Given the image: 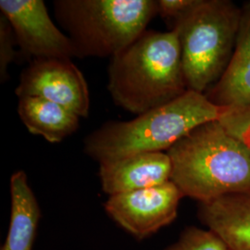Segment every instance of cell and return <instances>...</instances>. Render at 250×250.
Segmentation results:
<instances>
[{
    "label": "cell",
    "mask_w": 250,
    "mask_h": 250,
    "mask_svg": "<svg viewBox=\"0 0 250 250\" xmlns=\"http://www.w3.org/2000/svg\"><path fill=\"white\" fill-rule=\"evenodd\" d=\"M242 9L227 0H200L172 29L178 32L188 90L204 94L216 83L231 61Z\"/></svg>",
    "instance_id": "cell-5"
},
{
    "label": "cell",
    "mask_w": 250,
    "mask_h": 250,
    "mask_svg": "<svg viewBox=\"0 0 250 250\" xmlns=\"http://www.w3.org/2000/svg\"><path fill=\"white\" fill-rule=\"evenodd\" d=\"M15 94L51 101L80 118L89 114L88 84L72 60H34L21 73Z\"/></svg>",
    "instance_id": "cell-6"
},
{
    "label": "cell",
    "mask_w": 250,
    "mask_h": 250,
    "mask_svg": "<svg viewBox=\"0 0 250 250\" xmlns=\"http://www.w3.org/2000/svg\"><path fill=\"white\" fill-rule=\"evenodd\" d=\"M165 250H229L216 233L195 226L188 227L178 240Z\"/></svg>",
    "instance_id": "cell-14"
},
{
    "label": "cell",
    "mask_w": 250,
    "mask_h": 250,
    "mask_svg": "<svg viewBox=\"0 0 250 250\" xmlns=\"http://www.w3.org/2000/svg\"><path fill=\"white\" fill-rule=\"evenodd\" d=\"M107 90L118 107L137 116L187 93L178 32L146 30L112 57Z\"/></svg>",
    "instance_id": "cell-1"
},
{
    "label": "cell",
    "mask_w": 250,
    "mask_h": 250,
    "mask_svg": "<svg viewBox=\"0 0 250 250\" xmlns=\"http://www.w3.org/2000/svg\"><path fill=\"white\" fill-rule=\"evenodd\" d=\"M182 197L180 189L169 181L161 186L109 196L104 207L108 216L126 232L144 239L176 219Z\"/></svg>",
    "instance_id": "cell-7"
},
{
    "label": "cell",
    "mask_w": 250,
    "mask_h": 250,
    "mask_svg": "<svg viewBox=\"0 0 250 250\" xmlns=\"http://www.w3.org/2000/svg\"><path fill=\"white\" fill-rule=\"evenodd\" d=\"M198 218L229 250H250V191L199 203Z\"/></svg>",
    "instance_id": "cell-10"
},
{
    "label": "cell",
    "mask_w": 250,
    "mask_h": 250,
    "mask_svg": "<svg viewBox=\"0 0 250 250\" xmlns=\"http://www.w3.org/2000/svg\"><path fill=\"white\" fill-rule=\"evenodd\" d=\"M53 8L76 58H112L146 31L158 1L56 0Z\"/></svg>",
    "instance_id": "cell-4"
},
{
    "label": "cell",
    "mask_w": 250,
    "mask_h": 250,
    "mask_svg": "<svg viewBox=\"0 0 250 250\" xmlns=\"http://www.w3.org/2000/svg\"><path fill=\"white\" fill-rule=\"evenodd\" d=\"M16 37L8 19L0 15V81L5 83L9 75L8 69L15 59Z\"/></svg>",
    "instance_id": "cell-16"
},
{
    "label": "cell",
    "mask_w": 250,
    "mask_h": 250,
    "mask_svg": "<svg viewBox=\"0 0 250 250\" xmlns=\"http://www.w3.org/2000/svg\"><path fill=\"white\" fill-rule=\"evenodd\" d=\"M226 109L215 105L206 94L188 90L131 121L101 125L84 139V153L102 163L142 153L168 151L195 128L219 120Z\"/></svg>",
    "instance_id": "cell-3"
},
{
    "label": "cell",
    "mask_w": 250,
    "mask_h": 250,
    "mask_svg": "<svg viewBox=\"0 0 250 250\" xmlns=\"http://www.w3.org/2000/svg\"><path fill=\"white\" fill-rule=\"evenodd\" d=\"M171 162L167 152H149L99 163L103 191L114 196L161 186L170 181Z\"/></svg>",
    "instance_id": "cell-9"
},
{
    "label": "cell",
    "mask_w": 250,
    "mask_h": 250,
    "mask_svg": "<svg viewBox=\"0 0 250 250\" xmlns=\"http://www.w3.org/2000/svg\"><path fill=\"white\" fill-rule=\"evenodd\" d=\"M200 0H159L158 14L175 23L198 5ZM173 23V24H174Z\"/></svg>",
    "instance_id": "cell-17"
},
{
    "label": "cell",
    "mask_w": 250,
    "mask_h": 250,
    "mask_svg": "<svg viewBox=\"0 0 250 250\" xmlns=\"http://www.w3.org/2000/svg\"><path fill=\"white\" fill-rule=\"evenodd\" d=\"M167 153L170 181L184 197L202 203L250 191V148L219 120L195 128Z\"/></svg>",
    "instance_id": "cell-2"
},
{
    "label": "cell",
    "mask_w": 250,
    "mask_h": 250,
    "mask_svg": "<svg viewBox=\"0 0 250 250\" xmlns=\"http://www.w3.org/2000/svg\"><path fill=\"white\" fill-rule=\"evenodd\" d=\"M18 114L31 134L41 135L49 143L62 142L80 126V117L61 105L36 97L19 98Z\"/></svg>",
    "instance_id": "cell-13"
},
{
    "label": "cell",
    "mask_w": 250,
    "mask_h": 250,
    "mask_svg": "<svg viewBox=\"0 0 250 250\" xmlns=\"http://www.w3.org/2000/svg\"><path fill=\"white\" fill-rule=\"evenodd\" d=\"M0 11L12 27L17 45L34 60L76 57L71 39L54 23L43 0H1Z\"/></svg>",
    "instance_id": "cell-8"
},
{
    "label": "cell",
    "mask_w": 250,
    "mask_h": 250,
    "mask_svg": "<svg viewBox=\"0 0 250 250\" xmlns=\"http://www.w3.org/2000/svg\"><path fill=\"white\" fill-rule=\"evenodd\" d=\"M10 203L9 232L1 250H33L41 210L23 170L10 177Z\"/></svg>",
    "instance_id": "cell-12"
},
{
    "label": "cell",
    "mask_w": 250,
    "mask_h": 250,
    "mask_svg": "<svg viewBox=\"0 0 250 250\" xmlns=\"http://www.w3.org/2000/svg\"><path fill=\"white\" fill-rule=\"evenodd\" d=\"M219 122L227 132L250 148V106L227 108Z\"/></svg>",
    "instance_id": "cell-15"
},
{
    "label": "cell",
    "mask_w": 250,
    "mask_h": 250,
    "mask_svg": "<svg viewBox=\"0 0 250 250\" xmlns=\"http://www.w3.org/2000/svg\"><path fill=\"white\" fill-rule=\"evenodd\" d=\"M206 96L219 107L250 106V3L242 9L240 26L231 61L222 77Z\"/></svg>",
    "instance_id": "cell-11"
}]
</instances>
